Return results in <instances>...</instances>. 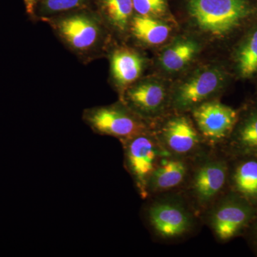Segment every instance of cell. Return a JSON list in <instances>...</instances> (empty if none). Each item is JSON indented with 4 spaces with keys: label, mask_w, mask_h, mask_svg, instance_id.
Listing matches in <instances>:
<instances>
[{
    "label": "cell",
    "mask_w": 257,
    "mask_h": 257,
    "mask_svg": "<svg viewBox=\"0 0 257 257\" xmlns=\"http://www.w3.org/2000/svg\"><path fill=\"white\" fill-rule=\"evenodd\" d=\"M187 10L199 30L220 40L239 37L257 21L253 0H189Z\"/></svg>",
    "instance_id": "cell-1"
},
{
    "label": "cell",
    "mask_w": 257,
    "mask_h": 257,
    "mask_svg": "<svg viewBox=\"0 0 257 257\" xmlns=\"http://www.w3.org/2000/svg\"><path fill=\"white\" fill-rule=\"evenodd\" d=\"M145 220L155 236L165 241H177L194 231L199 217L182 193H165L150 197Z\"/></svg>",
    "instance_id": "cell-2"
},
{
    "label": "cell",
    "mask_w": 257,
    "mask_h": 257,
    "mask_svg": "<svg viewBox=\"0 0 257 257\" xmlns=\"http://www.w3.org/2000/svg\"><path fill=\"white\" fill-rule=\"evenodd\" d=\"M208 152V151H207ZM206 152L193 162L184 194L199 217L229 189V157Z\"/></svg>",
    "instance_id": "cell-3"
},
{
    "label": "cell",
    "mask_w": 257,
    "mask_h": 257,
    "mask_svg": "<svg viewBox=\"0 0 257 257\" xmlns=\"http://www.w3.org/2000/svg\"><path fill=\"white\" fill-rule=\"evenodd\" d=\"M257 214V207L228 189L203 214L216 239L226 242L243 236Z\"/></svg>",
    "instance_id": "cell-4"
},
{
    "label": "cell",
    "mask_w": 257,
    "mask_h": 257,
    "mask_svg": "<svg viewBox=\"0 0 257 257\" xmlns=\"http://www.w3.org/2000/svg\"><path fill=\"white\" fill-rule=\"evenodd\" d=\"M121 143L125 170L131 176L140 197L146 199L150 177L161 161L171 154L162 146L152 128Z\"/></svg>",
    "instance_id": "cell-5"
},
{
    "label": "cell",
    "mask_w": 257,
    "mask_h": 257,
    "mask_svg": "<svg viewBox=\"0 0 257 257\" xmlns=\"http://www.w3.org/2000/svg\"><path fill=\"white\" fill-rule=\"evenodd\" d=\"M82 119L94 133L112 137L121 143L151 128L148 122L122 101L85 109Z\"/></svg>",
    "instance_id": "cell-6"
},
{
    "label": "cell",
    "mask_w": 257,
    "mask_h": 257,
    "mask_svg": "<svg viewBox=\"0 0 257 257\" xmlns=\"http://www.w3.org/2000/svg\"><path fill=\"white\" fill-rule=\"evenodd\" d=\"M229 74L221 67L199 69L176 87L170 96V106L177 112L191 111L196 106L212 100L227 84Z\"/></svg>",
    "instance_id": "cell-7"
},
{
    "label": "cell",
    "mask_w": 257,
    "mask_h": 257,
    "mask_svg": "<svg viewBox=\"0 0 257 257\" xmlns=\"http://www.w3.org/2000/svg\"><path fill=\"white\" fill-rule=\"evenodd\" d=\"M162 146L174 156L195 160L207 152L208 145L189 116L178 112L153 130Z\"/></svg>",
    "instance_id": "cell-8"
},
{
    "label": "cell",
    "mask_w": 257,
    "mask_h": 257,
    "mask_svg": "<svg viewBox=\"0 0 257 257\" xmlns=\"http://www.w3.org/2000/svg\"><path fill=\"white\" fill-rule=\"evenodd\" d=\"M194 124L209 147L222 146L234 130L239 110L217 100H209L191 111Z\"/></svg>",
    "instance_id": "cell-9"
},
{
    "label": "cell",
    "mask_w": 257,
    "mask_h": 257,
    "mask_svg": "<svg viewBox=\"0 0 257 257\" xmlns=\"http://www.w3.org/2000/svg\"><path fill=\"white\" fill-rule=\"evenodd\" d=\"M51 24L62 41L77 53H90L97 50L104 37L102 24L86 13L67 15Z\"/></svg>",
    "instance_id": "cell-10"
},
{
    "label": "cell",
    "mask_w": 257,
    "mask_h": 257,
    "mask_svg": "<svg viewBox=\"0 0 257 257\" xmlns=\"http://www.w3.org/2000/svg\"><path fill=\"white\" fill-rule=\"evenodd\" d=\"M170 96L163 83L146 79L128 87L123 93L121 101L148 122L165 112L170 106Z\"/></svg>",
    "instance_id": "cell-11"
},
{
    "label": "cell",
    "mask_w": 257,
    "mask_h": 257,
    "mask_svg": "<svg viewBox=\"0 0 257 257\" xmlns=\"http://www.w3.org/2000/svg\"><path fill=\"white\" fill-rule=\"evenodd\" d=\"M194 160L171 155L165 157L154 171L147 184V199L177 192L185 187Z\"/></svg>",
    "instance_id": "cell-12"
},
{
    "label": "cell",
    "mask_w": 257,
    "mask_h": 257,
    "mask_svg": "<svg viewBox=\"0 0 257 257\" xmlns=\"http://www.w3.org/2000/svg\"><path fill=\"white\" fill-rule=\"evenodd\" d=\"M221 147L229 157H257V98L239 110L234 130Z\"/></svg>",
    "instance_id": "cell-13"
},
{
    "label": "cell",
    "mask_w": 257,
    "mask_h": 257,
    "mask_svg": "<svg viewBox=\"0 0 257 257\" xmlns=\"http://www.w3.org/2000/svg\"><path fill=\"white\" fill-rule=\"evenodd\" d=\"M229 189L257 207V157H229Z\"/></svg>",
    "instance_id": "cell-14"
},
{
    "label": "cell",
    "mask_w": 257,
    "mask_h": 257,
    "mask_svg": "<svg viewBox=\"0 0 257 257\" xmlns=\"http://www.w3.org/2000/svg\"><path fill=\"white\" fill-rule=\"evenodd\" d=\"M231 59L237 78L244 80L257 78V21L238 38Z\"/></svg>",
    "instance_id": "cell-15"
},
{
    "label": "cell",
    "mask_w": 257,
    "mask_h": 257,
    "mask_svg": "<svg viewBox=\"0 0 257 257\" xmlns=\"http://www.w3.org/2000/svg\"><path fill=\"white\" fill-rule=\"evenodd\" d=\"M110 64L114 84L124 93L140 78L145 63L143 57L136 51L120 48L111 55Z\"/></svg>",
    "instance_id": "cell-16"
},
{
    "label": "cell",
    "mask_w": 257,
    "mask_h": 257,
    "mask_svg": "<svg viewBox=\"0 0 257 257\" xmlns=\"http://www.w3.org/2000/svg\"><path fill=\"white\" fill-rule=\"evenodd\" d=\"M199 45L190 38H179L169 45L160 56V65L167 72H180L198 55Z\"/></svg>",
    "instance_id": "cell-17"
},
{
    "label": "cell",
    "mask_w": 257,
    "mask_h": 257,
    "mask_svg": "<svg viewBox=\"0 0 257 257\" xmlns=\"http://www.w3.org/2000/svg\"><path fill=\"white\" fill-rule=\"evenodd\" d=\"M130 28L139 41L152 46L165 43L171 33L170 27L162 20L139 15L132 19Z\"/></svg>",
    "instance_id": "cell-18"
},
{
    "label": "cell",
    "mask_w": 257,
    "mask_h": 257,
    "mask_svg": "<svg viewBox=\"0 0 257 257\" xmlns=\"http://www.w3.org/2000/svg\"><path fill=\"white\" fill-rule=\"evenodd\" d=\"M103 18L111 28L119 32L130 28L133 18V0H99Z\"/></svg>",
    "instance_id": "cell-19"
},
{
    "label": "cell",
    "mask_w": 257,
    "mask_h": 257,
    "mask_svg": "<svg viewBox=\"0 0 257 257\" xmlns=\"http://www.w3.org/2000/svg\"><path fill=\"white\" fill-rule=\"evenodd\" d=\"M84 3V0H41L40 14L53 16L80 8Z\"/></svg>",
    "instance_id": "cell-20"
},
{
    "label": "cell",
    "mask_w": 257,
    "mask_h": 257,
    "mask_svg": "<svg viewBox=\"0 0 257 257\" xmlns=\"http://www.w3.org/2000/svg\"><path fill=\"white\" fill-rule=\"evenodd\" d=\"M134 10L142 16H162L166 13L165 0H133Z\"/></svg>",
    "instance_id": "cell-21"
},
{
    "label": "cell",
    "mask_w": 257,
    "mask_h": 257,
    "mask_svg": "<svg viewBox=\"0 0 257 257\" xmlns=\"http://www.w3.org/2000/svg\"><path fill=\"white\" fill-rule=\"evenodd\" d=\"M244 236L247 237L248 243L257 249V214Z\"/></svg>",
    "instance_id": "cell-22"
},
{
    "label": "cell",
    "mask_w": 257,
    "mask_h": 257,
    "mask_svg": "<svg viewBox=\"0 0 257 257\" xmlns=\"http://www.w3.org/2000/svg\"><path fill=\"white\" fill-rule=\"evenodd\" d=\"M39 2L40 0H24L25 8L28 15H34Z\"/></svg>",
    "instance_id": "cell-23"
}]
</instances>
